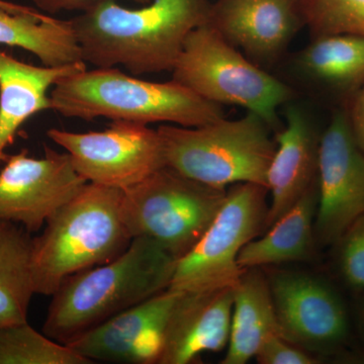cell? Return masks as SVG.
<instances>
[{
  "label": "cell",
  "instance_id": "6da1fadb",
  "mask_svg": "<svg viewBox=\"0 0 364 364\" xmlns=\"http://www.w3.org/2000/svg\"><path fill=\"white\" fill-rule=\"evenodd\" d=\"M210 0H152L127 9L105 0L70 21L81 56L97 68L172 71L189 33L207 23Z\"/></svg>",
  "mask_w": 364,
  "mask_h": 364
},
{
  "label": "cell",
  "instance_id": "7a4b0ae2",
  "mask_svg": "<svg viewBox=\"0 0 364 364\" xmlns=\"http://www.w3.org/2000/svg\"><path fill=\"white\" fill-rule=\"evenodd\" d=\"M176 259L154 241L132 239L105 264L67 277L53 294L43 333L68 344L127 309L169 289Z\"/></svg>",
  "mask_w": 364,
  "mask_h": 364
},
{
  "label": "cell",
  "instance_id": "3957f363",
  "mask_svg": "<svg viewBox=\"0 0 364 364\" xmlns=\"http://www.w3.org/2000/svg\"><path fill=\"white\" fill-rule=\"evenodd\" d=\"M51 109L63 117L149 124L200 127L225 117L222 105L174 80L151 82L116 67L95 68L61 79L50 92Z\"/></svg>",
  "mask_w": 364,
  "mask_h": 364
},
{
  "label": "cell",
  "instance_id": "277c9868",
  "mask_svg": "<svg viewBox=\"0 0 364 364\" xmlns=\"http://www.w3.org/2000/svg\"><path fill=\"white\" fill-rule=\"evenodd\" d=\"M123 191L95 183L62 205L33 238L35 294L52 296L71 275L105 264L123 253L132 238L121 218Z\"/></svg>",
  "mask_w": 364,
  "mask_h": 364
},
{
  "label": "cell",
  "instance_id": "5b68a950",
  "mask_svg": "<svg viewBox=\"0 0 364 364\" xmlns=\"http://www.w3.org/2000/svg\"><path fill=\"white\" fill-rule=\"evenodd\" d=\"M272 130L262 117L249 112L240 119L223 117L205 126L157 128L167 167L222 189L245 182L267 188L277 148Z\"/></svg>",
  "mask_w": 364,
  "mask_h": 364
},
{
  "label": "cell",
  "instance_id": "8992f818",
  "mask_svg": "<svg viewBox=\"0 0 364 364\" xmlns=\"http://www.w3.org/2000/svg\"><path fill=\"white\" fill-rule=\"evenodd\" d=\"M172 80L215 105L244 107L272 130L279 127V107L294 97L289 86L246 58L208 23L189 33Z\"/></svg>",
  "mask_w": 364,
  "mask_h": 364
},
{
  "label": "cell",
  "instance_id": "52a82bcc",
  "mask_svg": "<svg viewBox=\"0 0 364 364\" xmlns=\"http://www.w3.org/2000/svg\"><path fill=\"white\" fill-rule=\"evenodd\" d=\"M226 198L227 189L165 166L123 191L122 221L132 239H150L178 260L200 241Z\"/></svg>",
  "mask_w": 364,
  "mask_h": 364
},
{
  "label": "cell",
  "instance_id": "ba28073f",
  "mask_svg": "<svg viewBox=\"0 0 364 364\" xmlns=\"http://www.w3.org/2000/svg\"><path fill=\"white\" fill-rule=\"evenodd\" d=\"M268 189L255 183H236L195 247L176 261L169 289L207 291L235 287L244 270L238 257L246 244L264 231Z\"/></svg>",
  "mask_w": 364,
  "mask_h": 364
},
{
  "label": "cell",
  "instance_id": "9c48e42d",
  "mask_svg": "<svg viewBox=\"0 0 364 364\" xmlns=\"http://www.w3.org/2000/svg\"><path fill=\"white\" fill-rule=\"evenodd\" d=\"M47 136L90 183L124 191L166 166L159 133L148 124L112 121L104 131L50 129Z\"/></svg>",
  "mask_w": 364,
  "mask_h": 364
},
{
  "label": "cell",
  "instance_id": "30bf717a",
  "mask_svg": "<svg viewBox=\"0 0 364 364\" xmlns=\"http://www.w3.org/2000/svg\"><path fill=\"white\" fill-rule=\"evenodd\" d=\"M316 241L335 245L364 215V152L352 134L346 111L333 114L320 136Z\"/></svg>",
  "mask_w": 364,
  "mask_h": 364
},
{
  "label": "cell",
  "instance_id": "8fae6325",
  "mask_svg": "<svg viewBox=\"0 0 364 364\" xmlns=\"http://www.w3.org/2000/svg\"><path fill=\"white\" fill-rule=\"evenodd\" d=\"M4 162L0 170V220L21 225L31 234L39 232L87 183L68 153L47 146L40 159L23 150L7 155Z\"/></svg>",
  "mask_w": 364,
  "mask_h": 364
},
{
  "label": "cell",
  "instance_id": "7c38bea8",
  "mask_svg": "<svg viewBox=\"0 0 364 364\" xmlns=\"http://www.w3.org/2000/svg\"><path fill=\"white\" fill-rule=\"evenodd\" d=\"M268 282L280 334L287 341L323 353L338 351L348 342L346 306L328 282L296 272L274 273Z\"/></svg>",
  "mask_w": 364,
  "mask_h": 364
},
{
  "label": "cell",
  "instance_id": "4fadbf2b",
  "mask_svg": "<svg viewBox=\"0 0 364 364\" xmlns=\"http://www.w3.org/2000/svg\"><path fill=\"white\" fill-rule=\"evenodd\" d=\"M179 291L166 289L74 339L69 347L91 363L157 364L163 330Z\"/></svg>",
  "mask_w": 364,
  "mask_h": 364
},
{
  "label": "cell",
  "instance_id": "5bb4252c",
  "mask_svg": "<svg viewBox=\"0 0 364 364\" xmlns=\"http://www.w3.org/2000/svg\"><path fill=\"white\" fill-rule=\"evenodd\" d=\"M207 23L257 63L279 58L305 25L301 0H217Z\"/></svg>",
  "mask_w": 364,
  "mask_h": 364
},
{
  "label": "cell",
  "instance_id": "9a60e30c",
  "mask_svg": "<svg viewBox=\"0 0 364 364\" xmlns=\"http://www.w3.org/2000/svg\"><path fill=\"white\" fill-rule=\"evenodd\" d=\"M233 304L234 287L179 291L163 330L157 364L193 363L205 352L226 348Z\"/></svg>",
  "mask_w": 364,
  "mask_h": 364
},
{
  "label": "cell",
  "instance_id": "2e32d148",
  "mask_svg": "<svg viewBox=\"0 0 364 364\" xmlns=\"http://www.w3.org/2000/svg\"><path fill=\"white\" fill-rule=\"evenodd\" d=\"M286 119V124L275 136L277 148L268 169L270 203L264 231L317 182L320 136L301 107L289 105Z\"/></svg>",
  "mask_w": 364,
  "mask_h": 364
},
{
  "label": "cell",
  "instance_id": "e0dca14e",
  "mask_svg": "<svg viewBox=\"0 0 364 364\" xmlns=\"http://www.w3.org/2000/svg\"><path fill=\"white\" fill-rule=\"evenodd\" d=\"M85 61L69 65H31L0 50V163L23 124L35 114L51 109L48 95L61 79L85 70Z\"/></svg>",
  "mask_w": 364,
  "mask_h": 364
},
{
  "label": "cell",
  "instance_id": "ac0fdd59",
  "mask_svg": "<svg viewBox=\"0 0 364 364\" xmlns=\"http://www.w3.org/2000/svg\"><path fill=\"white\" fill-rule=\"evenodd\" d=\"M273 335L282 336L269 282L258 268H249L234 287L231 330L221 363H247Z\"/></svg>",
  "mask_w": 364,
  "mask_h": 364
},
{
  "label": "cell",
  "instance_id": "d6986e66",
  "mask_svg": "<svg viewBox=\"0 0 364 364\" xmlns=\"http://www.w3.org/2000/svg\"><path fill=\"white\" fill-rule=\"evenodd\" d=\"M318 205L317 182L296 205L242 249V269L311 259L316 245L315 218Z\"/></svg>",
  "mask_w": 364,
  "mask_h": 364
},
{
  "label": "cell",
  "instance_id": "ffe728a7",
  "mask_svg": "<svg viewBox=\"0 0 364 364\" xmlns=\"http://www.w3.org/2000/svg\"><path fill=\"white\" fill-rule=\"evenodd\" d=\"M0 45L32 53L44 66L83 61L70 21L58 20L40 11L13 14L0 9Z\"/></svg>",
  "mask_w": 364,
  "mask_h": 364
},
{
  "label": "cell",
  "instance_id": "44dd1931",
  "mask_svg": "<svg viewBox=\"0 0 364 364\" xmlns=\"http://www.w3.org/2000/svg\"><path fill=\"white\" fill-rule=\"evenodd\" d=\"M32 234L16 223L0 220V327L28 322L35 294Z\"/></svg>",
  "mask_w": 364,
  "mask_h": 364
},
{
  "label": "cell",
  "instance_id": "7402d4cb",
  "mask_svg": "<svg viewBox=\"0 0 364 364\" xmlns=\"http://www.w3.org/2000/svg\"><path fill=\"white\" fill-rule=\"evenodd\" d=\"M298 66L317 82L355 93L364 85V37L339 33L314 38L299 55Z\"/></svg>",
  "mask_w": 364,
  "mask_h": 364
},
{
  "label": "cell",
  "instance_id": "603a6c76",
  "mask_svg": "<svg viewBox=\"0 0 364 364\" xmlns=\"http://www.w3.org/2000/svg\"><path fill=\"white\" fill-rule=\"evenodd\" d=\"M90 360L28 322L0 327V364H88Z\"/></svg>",
  "mask_w": 364,
  "mask_h": 364
},
{
  "label": "cell",
  "instance_id": "cb8c5ba5",
  "mask_svg": "<svg viewBox=\"0 0 364 364\" xmlns=\"http://www.w3.org/2000/svg\"><path fill=\"white\" fill-rule=\"evenodd\" d=\"M305 25L314 38L349 35L364 37V0H301Z\"/></svg>",
  "mask_w": 364,
  "mask_h": 364
},
{
  "label": "cell",
  "instance_id": "d4e9b609",
  "mask_svg": "<svg viewBox=\"0 0 364 364\" xmlns=\"http://www.w3.org/2000/svg\"><path fill=\"white\" fill-rule=\"evenodd\" d=\"M338 268L344 282L364 291V215L354 222L338 241Z\"/></svg>",
  "mask_w": 364,
  "mask_h": 364
},
{
  "label": "cell",
  "instance_id": "484cf974",
  "mask_svg": "<svg viewBox=\"0 0 364 364\" xmlns=\"http://www.w3.org/2000/svg\"><path fill=\"white\" fill-rule=\"evenodd\" d=\"M260 364H316L318 359L279 335L269 337L256 354Z\"/></svg>",
  "mask_w": 364,
  "mask_h": 364
},
{
  "label": "cell",
  "instance_id": "4316f807",
  "mask_svg": "<svg viewBox=\"0 0 364 364\" xmlns=\"http://www.w3.org/2000/svg\"><path fill=\"white\" fill-rule=\"evenodd\" d=\"M31 1L35 4L38 11L54 14L60 11H78L83 13L105 0H31ZM129 1L145 6L150 4L152 0H129Z\"/></svg>",
  "mask_w": 364,
  "mask_h": 364
},
{
  "label": "cell",
  "instance_id": "83f0119b",
  "mask_svg": "<svg viewBox=\"0 0 364 364\" xmlns=\"http://www.w3.org/2000/svg\"><path fill=\"white\" fill-rule=\"evenodd\" d=\"M347 117L354 139L364 152V85L354 93Z\"/></svg>",
  "mask_w": 364,
  "mask_h": 364
},
{
  "label": "cell",
  "instance_id": "f1b7e54d",
  "mask_svg": "<svg viewBox=\"0 0 364 364\" xmlns=\"http://www.w3.org/2000/svg\"><path fill=\"white\" fill-rule=\"evenodd\" d=\"M0 9H6V11L13 14H32L35 13V11H38L37 9L21 6V4L6 1V0H0Z\"/></svg>",
  "mask_w": 364,
  "mask_h": 364
},
{
  "label": "cell",
  "instance_id": "f546056e",
  "mask_svg": "<svg viewBox=\"0 0 364 364\" xmlns=\"http://www.w3.org/2000/svg\"><path fill=\"white\" fill-rule=\"evenodd\" d=\"M363 323H364V305H363Z\"/></svg>",
  "mask_w": 364,
  "mask_h": 364
}]
</instances>
